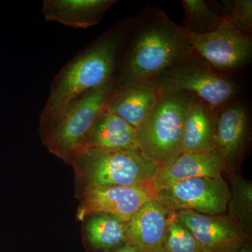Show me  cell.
<instances>
[{
  "mask_svg": "<svg viewBox=\"0 0 252 252\" xmlns=\"http://www.w3.org/2000/svg\"><path fill=\"white\" fill-rule=\"evenodd\" d=\"M135 21V16L121 20L59 71L53 79L49 97L39 115V132L86 93L114 80Z\"/></svg>",
  "mask_w": 252,
  "mask_h": 252,
  "instance_id": "obj_1",
  "label": "cell"
},
{
  "mask_svg": "<svg viewBox=\"0 0 252 252\" xmlns=\"http://www.w3.org/2000/svg\"><path fill=\"white\" fill-rule=\"evenodd\" d=\"M191 51L190 34L163 11L147 6L135 16L114 78V91L151 82Z\"/></svg>",
  "mask_w": 252,
  "mask_h": 252,
  "instance_id": "obj_2",
  "label": "cell"
},
{
  "mask_svg": "<svg viewBox=\"0 0 252 252\" xmlns=\"http://www.w3.org/2000/svg\"><path fill=\"white\" fill-rule=\"evenodd\" d=\"M76 195L96 187L152 186L160 167L140 149L86 148L73 159Z\"/></svg>",
  "mask_w": 252,
  "mask_h": 252,
  "instance_id": "obj_3",
  "label": "cell"
},
{
  "mask_svg": "<svg viewBox=\"0 0 252 252\" xmlns=\"http://www.w3.org/2000/svg\"><path fill=\"white\" fill-rule=\"evenodd\" d=\"M114 89V80L86 93L39 132L50 153L70 165L77 154L87 147L96 121L105 109Z\"/></svg>",
  "mask_w": 252,
  "mask_h": 252,
  "instance_id": "obj_4",
  "label": "cell"
},
{
  "mask_svg": "<svg viewBox=\"0 0 252 252\" xmlns=\"http://www.w3.org/2000/svg\"><path fill=\"white\" fill-rule=\"evenodd\" d=\"M159 94L187 93L218 109L238 93L234 81L213 69L193 50L151 81Z\"/></svg>",
  "mask_w": 252,
  "mask_h": 252,
  "instance_id": "obj_5",
  "label": "cell"
},
{
  "mask_svg": "<svg viewBox=\"0 0 252 252\" xmlns=\"http://www.w3.org/2000/svg\"><path fill=\"white\" fill-rule=\"evenodd\" d=\"M195 96L187 93L160 95L138 130L140 150L160 169L182 153L184 124Z\"/></svg>",
  "mask_w": 252,
  "mask_h": 252,
  "instance_id": "obj_6",
  "label": "cell"
},
{
  "mask_svg": "<svg viewBox=\"0 0 252 252\" xmlns=\"http://www.w3.org/2000/svg\"><path fill=\"white\" fill-rule=\"evenodd\" d=\"M190 36L193 51L218 72L240 69L251 61L252 36L226 16L212 32Z\"/></svg>",
  "mask_w": 252,
  "mask_h": 252,
  "instance_id": "obj_7",
  "label": "cell"
},
{
  "mask_svg": "<svg viewBox=\"0 0 252 252\" xmlns=\"http://www.w3.org/2000/svg\"><path fill=\"white\" fill-rule=\"evenodd\" d=\"M230 192L221 176L180 181L157 192V200L169 211L220 215L226 211Z\"/></svg>",
  "mask_w": 252,
  "mask_h": 252,
  "instance_id": "obj_8",
  "label": "cell"
},
{
  "mask_svg": "<svg viewBox=\"0 0 252 252\" xmlns=\"http://www.w3.org/2000/svg\"><path fill=\"white\" fill-rule=\"evenodd\" d=\"M79 199L76 217L83 219L94 212H105L129 221L144 204L157 200L152 186L96 187L76 195Z\"/></svg>",
  "mask_w": 252,
  "mask_h": 252,
  "instance_id": "obj_9",
  "label": "cell"
},
{
  "mask_svg": "<svg viewBox=\"0 0 252 252\" xmlns=\"http://www.w3.org/2000/svg\"><path fill=\"white\" fill-rule=\"evenodd\" d=\"M175 214L193 235L203 252H229L240 243L238 228L227 219L193 211H179Z\"/></svg>",
  "mask_w": 252,
  "mask_h": 252,
  "instance_id": "obj_10",
  "label": "cell"
},
{
  "mask_svg": "<svg viewBox=\"0 0 252 252\" xmlns=\"http://www.w3.org/2000/svg\"><path fill=\"white\" fill-rule=\"evenodd\" d=\"M169 213L157 200L144 204L127 221V243L141 252H164Z\"/></svg>",
  "mask_w": 252,
  "mask_h": 252,
  "instance_id": "obj_11",
  "label": "cell"
},
{
  "mask_svg": "<svg viewBox=\"0 0 252 252\" xmlns=\"http://www.w3.org/2000/svg\"><path fill=\"white\" fill-rule=\"evenodd\" d=\"M226 166L224 158L217 151L182 153L168 166L159 170L152 187L157 192L188 179L220 177Z\"/></svg>",
  "mask_w": 252,
  "mask_h": 252,
  "instance_id": "obj_12",
  "label": "cell"
},
{
  "mask_svg": "<svg viewBox=\"0 0 252 252\" xmlns=\"http://www.w3.org/2000/svg\"><path fill=\"white\" fill-rule=\"evenodd\" d=\"M116 0H44L41 13L46 21L77 29L98 24Z\"/></svg>",
  "mask_w": 252,
  "mask_h": 252,
  "instance_id": "obj_13",
  "label": "cell"
},
{
  "mask_svg": "<svg viewBox=\"0 0 252 252\" xmlns=\"http://www.w3.org/2000/svg\"><path fill=\"white\" fill-rule=\"evenodd\" d=\"M160 94L151 82L137 83L114 91L105 110L122 118L137 130L150 115Z\"/></svg>",
  "mask_w": 252,
  "mask_h": 252,
  "instance_id": "obj_14",
  "label": "cell"
},
{
  "mask_svg": "<svg viewBox=\"0 0 252 252\" xmlns=\"http://www.w3.org/2000/svg\"><path fill=\"white\" fill-rule=\"evenodd\" d=\"M248 108L242 103H228L218 109L215 124L216 150L232 161L240 153L248 136Z\"/></svg>",
  "mask_w": 252,
  "mask_h": 252,
  "instance_id": "obj_15",
  "label": "cell"
},
{
  "mask_svg": "<svg viewBox=\"0 0 252 252\" xmlns=\"http://www.w3.org/2000/svg\"><path fill=\"white\" fill-rule=\"evenodd\" d=\"M217 110L195 96L189 106L184 124L182 153H207L217 151L215 124Z\"/></svg>",
  "mask_w": 252,
  "mask_h": 252,
  "instance_id": "obj_16",
  "label": "cell"
},
{
  "mask_svg": "<svg viewBox=\"0 0 252 252\" xmlns=\"http://www.w3.org/2000/svg\"><path fill=\"white\" fill-rule=\"evenodd\" d=\"M83 242L89 252H110L127 243V222L105 212H94L81 220Z\"/></svg>",
  "mask_w": 252,
  "mask_h": 252,
  "instance_id": "obj_17",
  "label": "cell"
},
{
  "mask_svg": "<svg viewBox=\"0 0 252 252\" xmlns=\"http://www.w3.org/2000/svg\"><path fill=\"white\" fill-rule=\"evenodd\" d=\"M86 148L105 151L140 149L138 130L104 109L96 121Z\"/></svg>",
  "mask_w": 252,
  "mask_h": 252,
  "instance_id": "obj_18",
  "label": "cell"
},
{
  "mask_svg": "<svg viewBox=\"0 0 252 252\" xmlns=\"http://www.w3.org/2000/svg\"><path fill=\"white\" fill-rule=\"evenodd\" d=\"M185 18L182 27L190 35H203L217 29L223 15L204 0H183Z\"/></svg>",
  "mask_w": 252,
  "mask_h": 252,
  "instance_id": "obj_19",
  "label": "cell"
},
{
  "mask_svg": "<svg viewBox=\"0 0 252 252\" xmlns=\"http://www.w3.org/2000/svg\"><path fill=\"white\" fill-rule=\"evenodd\" d=\"M164 252H203L198 242L181 223L175 212L170 211Z\"/></svg>",
  "mask_w": 252,
  "mask_h": 252,
  "instance_id": "obj_20",
  "label": "cell"
},
{
  "mask_svg": "<svg viewBox=\"0 0 252 252\" xmlns=\"http://www.w3.org/2000/svg\"><path fill=\"white\" fill-rule=\"evenodd\" d=\"M222 14L233 21L235 26L252 36V0L223 1Z\"/></svg>",
  "mask_w": 252,
  "mask_h": 252,
  "instance_id": "obj_21",
  "label": "cell"
},
{
  "mask_svg": "<svg viewBox=\"0 0 252 252\" xmlns=\"http://www.w3.org/2000/svg\"><path fill=\"white\" fill-rule=\"evenodd\" d=\"M110 252H141L138 249L134 247L133 245L130 243H126L123 245L121 248L117 249V250H113Z\"/></svg>",
  "mask_w": 252,
  "mask_h": 252,
  "instance_id": "obj_22",
  "label": "cell"
},
{
  "mask_svg": "<svg viewBox=\"0 0 252 252\" xmlns=\"http://www.w3.org/2000/svg\"><path fill=\"white\" fill-rule=\"evenodd\" d=\"M240 252H252V250L247 247V248H242Z\"/></svg>",
  "mask_w": 252,
  "mask_h": 252,
  "instance_id": "obj_23",
  "label": "cell"
}]
</instances>
